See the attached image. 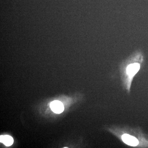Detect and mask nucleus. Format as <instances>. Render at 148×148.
<instances>
[{
	"label": "nucleus",
	"mask_w": 148,
	"mask_h": 148,
	"mask_svg": "<svg viewBox=\"0 0 148 148\" xmlns=\"http://www.w3.org/2000/svg\"><path fill=\"white\" fill-rule=\"evenodd\" d=\"M144 56L140 51H135L120 65L119 70L123 86L129 94L133 79L141 68Z\"/></svg>",
	"instance_id": "1"
},
{
	"label": "nucleus",
	"mask_w": 148,
	"mask_h": 148,
	"mask_svg": "<svg viewBox=\"0 0 148 148\" xmlns=\"http://www.w3.org/2000/svg\"><path fill=\"white\" fill-rule=\"evenodd\" d=\"M50 108L53 112L56 114H60L64 111V107L60 101H54L51 103Z\"/></svg>",
	"instance_id": "2"
},
{
	"label": "nucleus",
	"mask_w": 148,
	"mask_h": 148,
	"mask_svg": "<svg viewBox=\"0 0 148 148\" xmlns=\"http://www.w3.org/2000/svg\"><path fill=\"white\" fill-rule=\"evenodd\" d=\"M1 143H3L7 147H9L13 144L14 140L13 138L9 135H6L1 136L0 137Z\"/></svg>",
	"instance_id": "3"
}]
</instances>
